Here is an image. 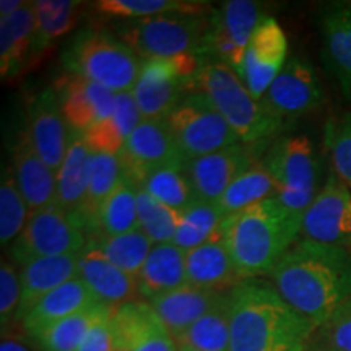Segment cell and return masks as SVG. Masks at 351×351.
Masks as SVG:
<instances>
[{
	"label": "cell",
	"instance_id": "6da1fadb",
	"mask_svg": "<svg viewBox=\"0 0 351 351\" xmlns=\"http://www.w3.org/2000/svg\"><path fill=\"white\" fill-rule=\"evenodd\" d=\"M269 278L280 296L317 330L351 298V251L302 239Z\"/></svg>",
	"mask_w": 351,
	"mask_h": 351
},
{
	"label": "cell",
	"instance_id": "7a4b0ae2",
	"mask_svg": "<svg viewBox=\"0 0 351 351\" xmlns=\"http://www.w3.org/2000/svg\"><path fill=\"white\" fill-rule=\"evenodd\" d=\"M230 351H306L315 327L263 280H244L228 293Z\"/></svg>",
	"mask_w": 351,
	"mask_h": 351
},
{
	"label": "cell",
	"instance_id": "3957f363",
	"mask_svg": "<svg viewBox=\"0 0 351 351\" xmlns=\"http://www.w3.org/2000/svg\"><path fill=\"white\" fill-rule=\"evenodd\" d=\"M302 217L271 197L223 218L219 236L241 278L270 276L295 245Z\"/></svg>",
	"mask_w": 351,
	"mask_h": 351
},
{
	"label": "cell",
	"instance_id": "277c9868",
	"mask_svg": "<svg viewBox=\"0 0 351 351\" xmlns=\"http://www.w3.org/2000/svg\"><path fill=\"white\" fill-rule=\"evenodd\" d=\"M194 91H200L212 101L231 129L238 134L241 143L265 152L282 137L287 124L263 111L261 103L249 93L244 82L230 65L205 59L194 77Z\"/></svg>",
	"mask_w": 351,
	"mask_h": 351
},
{
	"label": "cell",
	"instance_id": "5b68a950",
	"mask_svg": "<svg viewBox=\"0 0 351 351\" xmlns=\"http://www.w3.org/2000/svg\"><path fill=\"white\" fill-rule=\"evenodd\" d=\"M60 59L65 72L99 83L114 93L132 91L142 67L140 57L117 34L93 26L73 34Z\"/></svg>",
	"mask_w": 351,
	"mask_h": 351
},
{
	"label": "cell",
	"instance_id": "8992f818",
	"mask_svg": "<svg viewBox=\"0 0 351 351\" xmlns=\"http://www.w3.org/2000/svg\"><path fill=\"white\" fill-rule=\"evenodd\" d=\"M276 186V199L293 212L304 215L319 194L320 161L306 135L278 137L262 158Z\"/></svg>",
	"mask_w": 351,
	"mask_h": 351
},
{
	"label": "cell",
	"instance_id": "52a82bcc",
	"mask_svg": "<svg viewBox=\"0 0 351 351\" xmlns=\"http://www.w3.org/2000/svg\"><path fill=\"white\" fill-rule=\"evenodd\" d=\"M208 26V15L169 13L142 20H127L116 34L140 59H168L197 52Z\"/></svg>",
	"mask_w": 351,
	"mask_h": 351
},
{
	"label": "cell",
	"instance_id": "ba28073f",
	"mask_svg": "<svg viewBox=\"0 0 351 351\" xmlns=\"http://www.w3.org/2000/svg\"><path fill=\"white\" fill-rule=\"evenodd\" d=\"M204 57L197 52L142 60L137 83L132 95L143 119H166L189 93L194 91V77Z\"/></svg>",
	"mask_w": 351,
	"mask_h": 351
},
{
	"label": "cell",
	"instance_id": "9c48e42d",
	"mask_svg": "<svg viewBox=\"0 0 351 351\" xmlns=\"http://www.w3.org/2000/svg\"><path fill=\"white\" fill-rule=\"evenodd\" d=\"M165 121L186 163L241 143L238 134L200 91L189 93Z\"/></svg>",
	"mask_w": 351,
	"mask_h": 351
},
{
	"label": "cell",
	"instance_id": "30bf717a",
	"mask_svg": "<svg viewBox=\"0 0 351 351\" xmlns=\"http://www.w3.org/2000/svg\"><path fill=\"white\" fill-rule=\"evenodd\" d=\"M265 19L263 7L252 0L225 2L210 12L199 56L230 65L241 77L247 44Z\"/></svg>",
	"mask_w": 351,
	"mask_h": 351
},
{
	"label": "cell",
	"instance_id": "8fae6325",
	"mask_svg": "<svg viewBox=\"0 0 351 351\" xmlns=\"http://www.w3.org/2000/svg\"><path fill=\"white\" fill-rule=\"evenodd\" d=\"M86 245L85 231L60 205L52 204L29 213L23 231L10 245V257L23 267L34 258L80 254Z\"/></svg>",
	"mask_w": 351,
	"mask_h": 351
},
{
	"label": "cell",
	"instance_id": "7c38bea8",
	"mask_svg": "<svg viewBox=\"0 0 351 351\" xmlns=\"http://www.w3.org/2000/svg\"><path fill=\"white\" fill-rule=\"evenodd\" d=\"M258 103L269 116L288 125V122L322 108L326 90L313 62L293 56Z\"/></svg>",
	"mask_w": 351,
	"mask_h": 351
},
{
	"label": "cell",
	"instance_id": "4fadbf2b",
	"mask_svg": "<svg viewBox=\"0 0 351 351\" xmlns=\"http://www.w3.org/2000/svg\"><path fill=\"white\" fill-rule=\"evenodd\" d=\"M301 234L314 243L351 251V187L335 173L328 174L304 212Z\"/></svg>",
	"mask_w": 351,
	"mask_h": 351
},
{
	"label": "cell",
	"instance_id": "5bb4252c",
	"mask_svg": "<svg viewBox=\"0 0 351 351\" xmlns=\"http://www.w3.org/2000/svg\"><path fill=\"white\" fill-rule=\"evenodd\" d=\"M124 173L142 186L148 174L168 166H186L165 119H143L121 153Z\"/></svg>",
	"mask_w": 351,
	"mask_h": 351
},
{
	"label": "cell",
	"instance_id": "9a60e30c",
	"mask_svg": "<svg viewBox=\"0 0 351 351\" xmlns=\"http://www.w3.org/2000/svg\"><path fill=\"white\" fill-rule=\"evenodd\" d=\"M26 134L41 160L56 173L67 153V121L54 86H47L29 99L26 109Z\"/></svg>",
	"mask_w": 351,
	"mask_h": 351
},
{
	"label": "cell",
	"instance_id": "2e32d148",
	"mask_svg": "<svg viewBox=\"0 0 351 351\" xmlns=\"http://www.w3.org/2000/svg\"><path fill=\"white\" fill-rule=\"evenodd\" d=\"M288 41L282 26L271 16L258 25L247 44L241 80L254 99L261 101L288 60Z\"/></svg>",
	"mask_w": 351,
	"mask_h": 351
},
{
	"label": "cell",
	"instance_id": "e0dca14e",
	"mask_svg": "<svg viewBox=\"0 0 351 351\" xmlns=\"http://www.w3.org/2000/svg\"><path fill=\"white\" fill-rule=\"evenodd\" d=\"M116 351H179L148 301H129L111 313Z\"/></svg>",
	"mask_w": 351,
	"mask_h": 351
},
{
	"label": "cell",
	"instance_id": "ac0fdd59",
	"mask_svg": "<svg viewBox=\"0 0 351 351\" xmlns=\"http://www.w3.org/2000/svg\"><path fill=\"white\" fill-rule=\"evenodd\" d=\"M263 152L244 143L232 145L187 163V173L200 200L215 204L241 174L257 163Z\"/></svg>",
	"mask_w": 351,
	"mask_h": 351
},
{
	"label": "cell",
	"instance_id": "d6986e66",
	"mask_svg": "<svg viewBox=\"0 0 351 351\" xmlns=\"http://www.w3.org/2000/svg\"><path fill=\"white\" fill-rule=\"evenodd\" d=\"M54 90L69 129L85 132L96 122L112 116L116 93L99 83L65 72L57 78Z\"/></svg>",
	"mask_w": 351,
	"mask_h": 351
},
{
	"label": "cell",
	"instance_id": "ffe728a7",
	"mask_svg": "<svg viewBox=\"0 0 351 351\" xmlns=\"http://www.w3.org/2000/svg\"><path fill=\"white\" fill-rule=\"evenodd\" d=\"M78 276L91 289L96 300L111 309L134 301L138 293L137 280L114 265L90 244L78 256Z\"/></svg>",
	"mask_w": 351,
	"mask_h": 351
},
{
	"label": "cell",
	"instance_id": "44dd1931",
	"mask_svg": "<svg viewBox=\"0 0 351 351\" xmlns=\"http://www.w3.org/2000/svg\"><path fill=\"white\" fill-rule=\"evenodd\" d=\"M12 169L29 213L56 204L57 173L38 155L26 130H21L13 148Z\"/></svg>",
	"mask_w": 351,
	"mask_h": 351
},
{
	"label": "cell",
	"instance_id": "7402d4cb",
	"mask_svg": "<svg viewBox=\"0 0 351 351\" xmlns=\"http://www.w3.org/2000/svg\"><path fill=\"white\" fill-rule=\"evenodd\" d=\"M324 60L351 101V2H333L320 13Z\"/></svg>",
	"mask_w": 351,
	"mask_h": 351
},
{
	"label": "cell",
	"instance_id": "603a6c76",
	"mask_svg": "<svg viewBox=\"0 0 351 351\" xmlns=\"http://www.w3.org/2000/svg\"><path fill=\"white\" fill-rule=\"evenodd\" d=\"M34 32V2H26L19 12L0 20V72L5 82L19 78L33 64Z\"/></svg>",
	"mask_w": 351,
	"mask_h": 351
},
{
	"label": "cell",
	"instance_id": "cb8c5ba5",
	"mask_svg": "<svg viewBox=\"0 0 351 351\" xmlns=\"http://www.w3.org/2000/svg\"><path fill=\"white\" fill-rule=\"evenodd\" d=\"M186 276L187 285L213 291H230L244 282L219 232L205 244L186 252Z\"/></svg>",
	"mask_w": 351,
	"mask_h": 351
},
{
	"label": "cell",
	"instance_id": "d4e9b609",
	"mask_svg": "<svg viewBox=\"0 0 351 351\" xmlns=\"http://www.w3.org/2000/svg\"><path fill=\"white\" fill-rule=\"evenodd\" d=\"M225 293L228 291H213L184 285L148 302L176 340L189 327L194 326L202 315L207 314L225 296Z\"/></svg>",
	"mask_w": 351,
	"mask_h": 351
},
{
	"label": "cell",
	"instance_id": "484cf974",
	"mask_svg": "<svg viewBox=\"0 0 351 351\" xmlns=\"http://www.w3.org/2000/svg\"><path fill=\"white\" fill-rule=\"evenodd\" d=\"M95 304H99V301L96 300L91 289L86 287V283L83 282L80 276H77V278L64 283L62 287L56 288L49 295L43 296L25 314L20 324L26 335L32 339L43 328L49 327L52 324L69 317V315L90 309Z\"/></svg>",
	"mask_w": 351,
	"mask_h": 351
},
{
	"label": "cell",
	"instance_id": "4316f807",
	"mask_svg": "<svg viewBox=\"0 0 351 351\" xmlns=\"http://www.w3.org/2000/svg\"><path fill=\"white\" fill-rule=\"evenodd\" d=\"M93 150L88 147L83 132L70 129L69 147L59 171H57V199L70 217L75 218L85 202L90 181Z\"/></svg>",
	"mask_w": 351,
	"mask_h": 351
},
{
	"label": "cell",
	"instance_id": "83f0119b",
	"mask_svg": "<svg viewBox=\"0 0 351 351\" xmlns=\"http://www.w3.org/2000/svg\"><path fill=\"white\" fill-rule=\"evenodd\" d=\"M78 256L80 254H67V256L41 257L25 263L20 270L21 296L19 322L25 317L43 296L49 295L56 288L78 276Z\"/></svg>",
	"mask_w": 351,
	"mask_h": 351
},
{
	"label": "cell",
	"instance_id": "f1b7e54d",
	"mask_svg": "<svg viewBox=\"0 0 351 351\" xmlns=\"http://www.w3.org/2000/svg\"><path fill=\"white\" fill-rule=\"evenodd\" d=\"M187 285L186 252L174 243L155 244L137 276L138 295L152 301Z\"/></svg>",
	"mask_w": 351,
	"mask_h": 351
},
{
	"label": "cell",
	"instance_id": "f546056e",
	"mask_svg": "<svg viewBox=\"0 0 351 351\" xmlns=\"http://www.w3.org/2000/svg\"><path fill=\"white\" fill-rule=\"evenodd\" d=\"M122 176H124V166H122L121 155L93 153L85 202L80 212L73 218L77 225L85 231V234L90 236L88 243L98 238L99 208L119 184Z\"/></svg>",
	"mask_w": 351,
	"mask_h": 351
},
{
	"label": "cell",
	"instance_id": "4dcf8cb0",
	"mask_svg": "<svg viewBox=\"0 0 351 351\" xmlns=\"http://www.w3.org/2000/svg\"><path fill=\"white\" fill-rule=\"evenodd\" d=\"M111 313V307L99 302L43 328L29 340L39 351H78L95 324Z\"/></svg>",
	"mask_w": 351,
	"mask_h": 351
},
{
	"label": "cell",
	"instance_id": "1f68e13d",
	"mask_svg": "<svg viewBox=\"0 0 351 351\" xmlns=\"http://www.w3.org/2000/svg\"><path fill=\"white\" fill-rule=\"evenodd\" d=\"M137 189V182L124 173L116 189L101 205L98 213V238L119 236L140 230Z\"/></svg>",
	"mask_w": 351,
	"mask_h": 351
},
{
	"label": "cell",
	"instance_id": "d6a6232c",
	"mask_svg": "<svg viewBox=\"0 0 351 351\" xmlns=\"http://www.w3.org/2000/svg\"><path fill=\"white\" fill-rule=\"evenodd\" d=\"M82 5V2H75V0H38L34 2L36 32H34L33 60L41 57L44 51L51 47L57 39L72 32Z\"/></svg>",
	"mask_w": 351,
	"mask_h": 351
},
{
	"label": "cell",
	"instance_id": "836d02e7",
	"mask_svg": "<svg viewBox=\"0 0 351 351\" xmlns=\"http://www.w3.org/2000/svg\"><path fill=\"white\" fill-rule=\"evenodd\" d=\"M230 293V291H228ZM228 293L215 304L207 314L202 315L179 339V348L195 351H230V304Z\"/></svg>",
	"mask_w": 351,
	"mask_h": 351
},
{
	"label": "cell",
	"instance_id": "e575fe53",
	"mask_svg": "<svg viewBox=\"0 0 351 351\" xmlns=\"http://www.w3.org/2000/svg\"><path fill=\"white\" fill-rule=\"evenodd\" d=\"M93 7L103 15L122 20H142L169 13L207 15L212 12V3L197 0H99Z\"/></svg>",
	"mask_w": 351,
	"mask_h": 351
},
{
	"label": "cell",
	"instance_id": "d590c367",
	"mask_svg": "<svg viewBox=\"0 0 351 351\" xmlns=\"http://www.w3.org/2000/svg\"><path fill=\"white\" fill-rule=\"evenodd\" d=\"M275 195L276 186L274 178L262 160H258L226 189L225 194L215 202V205L219 212L228 217Z\"/></svg>",
	"mask_w": 351,
	"mask_h": 351
},
{
	"label": "cell",
	"instance_id": "8d00e7d4",
	"mask_svg": "<svg viewBox=\"0 0 351 351\" xmlns=\"http://www.w3.org/2000/svg\"><path fill=\"white\" fill-rule=\"evenodd\" d=\"M88 244L98 249L108 261H111L125 274L134 276L135 280L142 271L145 262L155 245L142 230H135L119 236H101L98 239L90 241Z\"/></svg>",
	"mask_w": 351,
	"mask_h": 351
},
{
	"label": "cell",
	"instance_id": "74e56055",
	"mask_svg": "<svg viewBox=\"0 0 351 351\" xmlns=\"http://www.w3.org/2000/svg\"><path fill=\"white\" fill-rule=\"evenodd\" d=\"M187 166V165H186ZM186 166H168L153 171L142 182L145 191L166 207L182 213L199 202Z\"/></svg>",
	"mask_w": 351,
	"mask_h": 351
},
{
	"label": "cell",
	"instance_id": "f35d334b",
	"mask_svg": "<svg viewBox=\"0 0 351 351\" xmlns=\"http://www.w3.org/2000/svg\"><path fill=\"white\" fill-rule=\"evenodd\" d=\"M225 215L212 202L199 200L181 213L173 243L184 252L192 251L218 234Z\"/></svg>",
	"mask_w": 351,
	"mask_h": 351
},
{
	"label": "cell",
	"instance_id": "ab89813d",
	"mask_svg": "<svg viewBox=\"0 0 351 351\" xmlns=\"http://www.w3.org/2000/svg\"><path fill=\"white\" fill-rule=\"evenodd\" d=\"M29 208L12 168H3L0 184V244L12 245L28 221Z\"/></svg>",
	"mask_w": 351,
	"mask_h": 351
},
{
	"label": "cell",
	"instance_id": "60d3db41",
	"mask_svg": "<svg viewBox=\"0 0 351 351\" xmlns=\"http://www.w3.org/2000/svg\"><path fill=\"white\" fill-rule=\"evenodd\" d=\"M138 225L155 244L173 243L178 231L181 213L158 202L143 187L137 189Z\"/></svg>",
	"mask_w": 351,
	"mask_h": 351
},
{
	"label": "cell",
	"instance_id": "b9f144b4",
	"mask_svg": "<svg viewBox=\"0 0 351 351\" xmlns=\"http://www.w3.org/2000/svg\"><path fill=\"white\" fill-rule=\"evenodd\" d=\"M324 145L330 156L333 173L351 187V112L328 117Z\"/></svg>",
	"mask_w": 351,
	"mask_h": 351
},
{
	"label": "cell",
	"instance_id": "7bdbcfd3",
	"mask_svg": "<svg viewBox=\"0 0 351 351\" xmlns=\"http://www.w3.org/2000/svg\"><path fill=\"white\" fill-rule=\"evenodd\" d=\"M311 345L322 351H351V298L314 332Z\"/></svg>",
	"mask_w": 351,
	"mask_h": 351
},
{
	"label": "cell",
	"instance_id": "ee69618b",
	"mask_svg": "<svg viewBox=\"0 0 351 351\" xmlns=\"http://www.w3.org/2000/svg\"><path fill=\"white\" fill-rule=\"evenodd\" d=\"M21 296L20 274L10 262L2 261L0 267V324H2V333H7L13 322H19Z\"/></svg>",
	"mask_w": 351,
	"mask_h": 351
},
{
	"label": "cell",
	"instance_id": "f6af8a7d",
	"mask_svg": "<svg viewBox=\"0 0 351 351\" xmlns=\"http://www.w3.org/2000/svg\"><path fill=\"white\" fill-rule=\"evenodd\" d=\"M83 137L88 147L93 152L109 153V155H121L125 140L121 135L119 129L114 124L111 117L99 121L83 132Z\"/></svg>",
	"mask_w": 351,
	"mask_h": 351
},
{
	"label": "cell",
	"instance_id": "bcb514c9",
	"mask_svg": "<svg viewBox=\"0 0 351 351\" xmlns=\"http://www.w3.org/2000/svg\"><path fill=\"white\" fill-rule=\"evenodd\" d=\"M111 119L119 129L121 135L127 140L130 134L143 122L142 111H140L137 101H135L132 91H122L116 93V101H114V109Z\"/></svg>",
	"mask_w": 351,
	"mask_h": 351
},
{
	"label": "cell",
	"instance_id": "7dc6e473",
	"mask_svg": "<svg viewBox=\"0 0 351 351\" xmlns=\"http://www.w3.org/2000/svg\"><path fill=\"white\" fill-rule=\"evenodd\" d=\"M78 351H116L111 328V314L95 324Z\"/></svg>",
	"mask_w": 351,
	"mask_h": 351
},
{
	"label": "cell",
	"instance_id": "c3c4849f",
	"mask_svg": "<svg viewBox=\"0 0 351 351\" xmlns=\"http://www.w3.org/2000/svg\"><path fill=\"white\" fill-rule=\"evenodd\" d=\"M0 351H32L28 345L16 337L8 335V333H2V343H0Z\"/></svg>",
	"mask_w": 351,
	"mask_h": 351
},
{
	"label": "cell",
	"instance_id": "681fc988",
	"mask_svg": "<svg viewBox=\"0 0 351 351\" xmlns=\"http://www.w3.org/2000/svg\"><path fill=\"white\" fill-rule=\"evenodd\" d=\"M25 3L26 2H23V0H2V2H0V20L7 19V16L19 12Z\"/></svg>",
	"mask_w": 351,
	"mask_h": 351
},
{
	"label": "cell",
	"instance_id": "f907efd6",
	"mask_svg": "<svg viewBox=\"0 0 351 351\" xmlns=\"http://www.w3.org/2000/svg\"><path fill=\"white\" fill-rule=\"evenodd\" d=\"M306 351H322V350H319V348H315V346H313L309 343V346H307V350Z\"/></svg>",
	"mask_w": 351,
	"mask_h": 351
},
{
	"label": "cell",
	"instance_id": "816d5d0a",
	"mask_svg": "<svg viewBox=\"0 0 351 351\" xmlns=\"http://www.w3.org/2000/svg\"><path fill=\"white\" fill-rule=\"evenodd\" d=\"M179 351H195V350H191V348H179Z\"/></svg>",
	"mask_w": 351,
	"mask_h": 351
}]
</instances>
